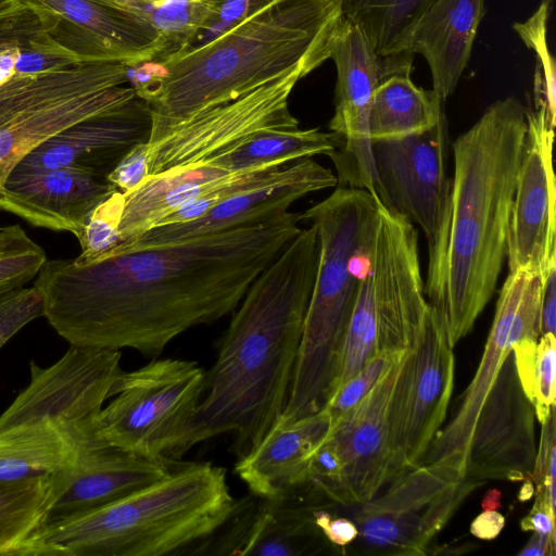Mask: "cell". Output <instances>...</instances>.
I'll return each instance as SVG.
<instances>
[{
	"label": "cell",
	"mask_w": 556,
	"mask_h": 556,
	"mask_svg": "<svg viewBox=\"0 0 556 556\" xmlns=\"http://www.w3.org/2000/svg\"><path fill=\"white\" fill-rule=\"evenodd\" d=\"M136 97L123 62H80L13 77L0 86V187L48 139Z\"/></svg>",
	"instance_id": "obj_8"
},
{
	"label": "cell",
	"mask_w": 556,
	"mask_h": 556,
	"mask_svg": "<svg viewBox=\"0 0 556 556\" xmlns=\"http://www.w3.org/2000/svg\"><path fill=\"white\" fill-rule=\"evenodd\" d=\"M124 206L125 195L118 189L96 206L77 238L81 248L73 258L77 265H90L112 255L121 243Z\"/></svg>",
	"instance_id": "obj_35"
},
{
	"label": "cell",
	"mask_w": 556,
	"mask_h": 556,
	"mask_svg": "<svg viewBox=\"0 0 556 556\" xmlns=\"http://www.w3.org/2000/svg\"><path fill=\"white\" fill-rule=\"evenodd\" d=\"M214 12L207 24L201 28L175 55L187 53L214 40L256 12L270 0H211ZM173 55V56H175ZM172 58V56H170ZM169 59V58H168ZM167 60V59H166Z\"/></svg>",
	"instance_id": "obj_39"
},
{
	"label": "cell",
	"mask_w": 556,
	"mask_h": 556,
	"mask_svg": "<svg viewBox=\"0 0 556 556\" xmlns=\"http://www.w3.org/2000/svg\"><path fill=\"white\" fill-rule=\"evenodd\" d=\"M319 254L315 227L301 229L254 279L225 331L184 453L225 433L238 458L281 416L289 395Z\"/></svg>",
	"instance_id": "obj_2"
},
{
	"label": "cell",
	"mask_w": 556,
	"mask_h": 556,
	"mask_svg": "<svg viewBox=\"0 0 556 556\" xmlns=\"http://www.w3.org/2000/svg\"><path fill=\"white\" fill-rule=\"evenodd\" d=\"M404 352L371 391L330 428L328 437L341 458L348 505L367 502L393 478L388 415Z\"/></svg>",
	"instance_id": "obj_22"
},
{
	"label": "cell",
	"mask_w": 556,
	"mask_h": 556,
	"mask_svg": "<svg viewBox=\"0 0 556 556\" xmlns=\"http://www.w3.org/2000/svg\"><path fill=\"white\" fill-rule=\"evenodd\" d=\"M437 0H342L341 11L354 22L379 56L407 53L412 31Z\"/></svg>",
	"instance_id": "obj_33"
},
{
	"label": "cell",
	"mask_w": 556,
	"mask_h": 556,
	"mask_svg": "<svg viewBox=\"0 0 556 556\" xmlns=\"http://www.w3.org/2000/svg\"><path fill=\"white\" fill-rule=\"evenodd\" d=\"M52 15L54 39L79 62L157 63L163 42L154 26L104 0H27Z\"/></svg>",
	"instance_id": "obj_18"
},
{
	"label": "cell",
	"mask_w": 556,
	"mask_h": 556,
	"mask_svg": "<svg viewBox=\"0 0 556 556\" xmlns=\"http://www.w3.org/2000/svg\"><path fill=\"white\" fill-rule=\"evenodd\" d=\"M46 261L45 250L20 225L0 228V295L35 278Z\"/></svg>",
	"instance_id": "obj_34"
},
{
	"label": "cell",
	"mask_w": 556,
	"mask_h": 556,
	"mask_svg": "<svg viewBox=\"0 0 556 556\" xmlns=\"http://www.w3.org/2000/svg\"><path fill=\"white\" fill-rule=\"evenodd\" d=\"M312 71L299 65L240 98L201 112L150 144V175L204 162L268 129H292L299 121L288 100Z\"/></svg>",
	"instance_id": "obj_14"
},
{
	"label": "cell",
	"mask_w": 556,
	"mask_h": 556,
	"mask_svg": "<svg viewBox=\"0 0 556 556\" xmlns=\"http://www.w3.org/2000/svg\"><path fill=\"white\" fill-rule=\"evenodd\" d=\"M556 415L555 404L552 405L545 421L541 425V439L539 451L536 452L534 466L531 472V478L538 491H544L547 495L548 503L552 511L555 514V454H556Z\"/></svg>",
	"instance_id": "obj_41"
},
{
	"label": "cell",
	"mask_w": 556,
	"mask_h": 556,
	"mask_svg": "<svg viewBox=\"0 0 556 556\" xmlns=\"http://www.w3.org/2000/svg\"><path fill=\"white\" fill-rule=\"evenodd\" d=\"M535 409L521 386L513 350L505 357L477 417L465 478L521 481L535 456Z\"/></svg>",
	"instance_id": "obj_17"
},
{
	"label": "cell",
	"mask_w": 556,
	"mask_h": 556,
	"mask_svg": "<svg viewBox=\"0 0 556 556\" xmlns=\"http://www.w3.org/2000/svg\"><path fill=\"white\" fill-rule=\"evenodd\" d=\"M404 351L376 354L356 375L334 392L324 407L329 415L331 427L371 391Z\"/></svg>",
	"instance_id": "obj_37"
},
{
	"label": "cell",
	"mask_w": 556,
	"mask_h": 556,
	"mask_svg": "<svg viewBox=\"0 0 556 556\" xmlns=\"http://www.w3.org/2000/svg\"><path fill=\"white\" fill-rule=\"evenodd\" d=\"M86 446L52 421L0 431V489L71 470Z\"/></svg>",
	"instance_id": "obj_29"
},
{
	"label": "cell",
	"mask_w": 556,
	"mask_h": 556,
	"mask_svg": "<svg viewBox=\"0 0 556 556\" xmlns=\"http://www.w3.org/2000/svg\"><path fill=\"white\" fill-rule=\"evenodd\" d=\"M380 203L364 189L337 186L328 198L301 214L317 231L319 254L289 395L279 417L282 421L318 413L334 393Z\"/></svg>",
	"instance_id": "obj_6"
},
{
	"label": "cell",
	"mask_w": 556,
	"mask_h": 556,
	"mask_svg": "<svg viewBox=\"0 0 556 556\" xmlns=\"http://www.w3.org/2000/svg\"><path fill=\"white\" fill-rule=\"evenodd\" d=\"M505 526V518L497 509H483L470 525V533L480 540L495 539Z\"/></svg>",
	"instance_id": "obj_46"
},
{
	"label": "cell",
	"mask_w": 556,
	"mask_h": 556,
	"mask_svg": "<svg viewBox=\"0 0 556 556\" xmlns=\"http://www.w3.org/2000/svg\"><path fill=\"white\" fill-rule=\"evenodd\" d=\"M150 176V144L131 147L106 175V180L123 193L137 189Z\"/></svg>",
	"instance_id": "obj_42"
},
{
	"label": "cell",
	"mask_w": 556,
	"mask_h": 556,
	"mask_svg": "<svg viewBox=\"0 0 556 556\" xmlns=\"http://www.w3.org/2000/svg\"><path fill=\"white\" fill-rule=\"evenodd\" d=\"M236 505L224 468L175 464L163 479L121 500L46 523L36 536L35 555L186 554L219 530Z\"/></svg>",
	"instance_id": "obj_5"
},
{
	"label": "cell",
	"mask_w": 556,
	"mask_h": 556,
	"mask_svg": "<svg viewBox=\"0 0 556 556\" xmlns=\"http://www.w3.org/2000/svg\"><path fill=\"white\" fill-rule=\"evenodd\" d=\"M443 104L432 90L417 87L409 74L388 76L372 96L370 139H396L428 130L445 116Z\"/></svg>",
	"instance_id": "obj_30"
},
{
	"label": "cell",
	"mask_w": 556,
	"mask_h": 556,
	"mask_svg": "<svg viewBox=\"0 0 556 556\" xmlns=\"http://www.w3.org/2000/svg\"><path fill=\"white\" fill-rule=\"evenodd\" d=\"M289 211L90 265L47 260L36 276L43 317L70 345L160 355L185 331L240 304L254 279L300 232Z\"/></svg>",
	"instance_id": "obj_1"
},
{
	"label": "cell",
	"mask_w": 556,
	"mask_h": 556,
	"mask_svg": "<svg viewBox=\"0 0 556 556\" xmlns=\"http://www.w3.org/2000/svg\"><path fill=\"white\" fill-rule=\"evenodd\" d=\"M64 483L62 472L0 489V556H35L36 536Z\"/></svg>",
	"instance_id": "obj_31"
},
{
	"label": "cell",
	"mask_w": 556,
	"mask_h": 556,
	"mask_svg": "<svg viewBox=\"0 0 556 556\" xmlns=\"http://www.w3.org/2000/svg\"><path fill=\"white\" fill-rule=\"evenodd\" d=\"M43 316V299L36 287L0 295V349L31 320Z\"/></svg>",
	"instance_id": "obj_38"
},
{
	"label": "cell",
	"mask_w": 556,
	"mask_h": 556,
	"mask_svg": "<svg viewBox=\"0 0 556 556\" xmlns=\"http://www.w3.org/2000/svg\"><path fill=\"white\" fill-rule=\"evenodd\" d=\"M527 131L507 237L508 271L530 269L545 276L556 263V182L554 129L544 108L526 110Z\"/></svg>",
	"instance_id": "obj_16"
},
{
	"label": "cell",
	"mask_w": 556,
	"mask_h": 556,
	"mask_svg": "<svg viewBox=\"0 0 556 556\" xmlns=\"http://www.w3.org/2000/svg\"><path fill=\"white\" fill-rule=\"evenodd\" d=\"M446 147L445 116L422 132L371 141L377 198L417 225L427 240L438 229L447 197Z\"/></svg>",
	"instance_id": "obj_15"
},
{
	"label": "cell",
	"mask_w": 556,
	"mask_h": 556,
	"mask_svg": "<svg viewBox=\"0 0 556 556\" xmlns=\"http://www.w3.org/2000/svg\"><path fill=\"white\" fill-rule=\"evenodd\" d=\"M116 190L105 178L81 168L13 169L0 187V210L78 238L96 206Z\"/></svg>",
	"instance_id": "obj_21"
},
{
	"label": "cell",
	"mask_w": 556,
	"mask_h": 556,
	"mask_svg": "<svg viewBox=\"0 0 556 556\" xmlns=\"http://www.w3.org/2000/svg\"><path fill=\"white\" fill-rule=\"evenodd\" d=\"M330 428L325 408L293 421L278 418L257 445L238 458L235 472L254 496H290L305 485L312 456Z\"/></svg>",
	"instance_id": "obj_25"
},
{
	"label": "cell",
	"mask_w": 556,
	"mask_h": 556,
	"mask_svg": "<svg viewBox=\"0 0 556 556\" xmlns=\"http://www.w3.org/2000/svg\"><path fill=\"white\" fill-rule=\"evenodd\" d=\"M55 20L27 0H0V86L79 63L52 36Z\"/></svg>",
	"instance_id": "obj_27"
},
{
	"label": "cell",
	"mask_w": 556,
	"mask_h": 556,
	"mask_svg": "<svg viewBox=\"0 0 556 556\" xmlns=\"http://www.w3.org/2000/svg\"><path fill=\"white\" fill-rule=\"evenodd\" d=\"M555 334H541L535 351L532 401L541 425L555 404Z\"/></svg>",
	"instance_id": "obj_40"
},
{
	"label": "cell",
	"mask_w": 556,
	"mask_h": 556,
	"mask_svg": "<svg viewBox=\"0 0 556 556\" xmlns=\"http://www.w3.org/2000/svg\"><path fill=\"white\" fill-rule=\"evenodd\" d=\"M484 1L437 0L412 31L406 52L426 59L432 91L442 103L454 92L469 62Z\"/></svg>",
	"instance_id": "obj_26"
},
{
	"label": "cell",
	"mask_w": 556,
	"mask_h": 556,
	"mask_svg": "<svg viewBox=\"0 0 556 556\" xmlns=\"http://www.w3.org/2000/svg\"><path fill=\"white\" fill-rule=\"evenodd\" d=\"M206 371L195 362L154 359L118 377L93 431L105 446L176 462L204 393Z\"/></svg>",
	"instance_id": "obj_9"
},
{
	"label": "cell",
	"mask_w": 556,
	"mask_h": 556,
	"mask_svg": "<svg viewBox=\"0 0 556 556\" xmlns=\"http://www.w3.org/2000/svg\"><path fill=\"white\" fill-rule=\"evenodd\" d=\"M481 484L441 465L413 466L361 504L356 539L369 553L426 555L432 539Z\"/></svg>",
	"instance_id": "obj_10"
},
{
	"label": "cell",
	"mask_w": 556,
	"mask_h": 556,
	"mask_svg": "<svg viewBox=\"0 0 556 556\" xmlns=\"http://www.w3.org/2000/svg\"><path fill=\"white\" fill-rule=\"evenodd\" d=\"M121 356L119 350L71 345L49 367L30 361V380L0 415V431L52 421L84 441H97L94 421L113 397Z\"/></svg>",
	"instance_id": "obj_13"
},
{
	"label": "cell",
	"mask_w": 556,
	"mask_h": 556,
	"mask_svg": "<svg viewBox=\"0 0 556 556\" xmlns=\"http://www.w3.org/2000/svg\"><path fill=\"white\" fill-rule=\"evenodd\" d=\"M254 497L237 503L212 535L216 540L206 539L191 554L299 556L317 552L320 530L314 521L315 508L294 504L290 497Z\"/></svg>",
	"instance_id": "obj_23"
},
{
	"label": "cell",
	"mask_w": 556,
	"mask_h": 556,
	"mask_svg": "<svg viewBox=\"0 0 556 556\" xmlns=\"http://www.w3.org/2000/svg\"><path fill=\"white\" fill-rule=\"evenodd\" d=\"M526 131V109L508 97L491 104L453 143L454 175L428 240L425 293L454 345L493 296L506 260Z\"/></svg>",
	"instance_id": "obj_3"
},
{
	"label": "cell",
	"mask_w": 556,
	"mask_h": 556,
	"mask_svg": "<svg viewBox=\"0 0 556 556\" xmlns=\"http://www.w3.org/2000/svg\"><path fill=\"white\" fill-rule=\"evenodd\" d=\"M328 58L337 68L334 114L329 130L336 148L329 156L340 187L364 189L376 195V177L369 136L374 92L388 76L409 74L403 56H379L362 29L343 14L328 42Z\"/></svg>",
	"instance_id": "obj_11"
},
{
	"label": "cell",
	"mask_w": 556,
	"mask_h": 556,
	"mask_svg": "<svg viewBox=\"0 0 556 556\" xmlns=\"http://www.w3.org/2000/svg\"><path fill=\"white\" fill-rule=\"evenodd\" d=\"M313 517L324 536L337 546H346L357 538V527L348 518H333L329 513L319 509L313 510Z\"/></svg>",
	"instance_id": "obj_43"
},
{
	"label": "cell",
	"mask_w": 556,
	"mask_h": 556,
	"mask_svg": "<svg viewBox=\"0 0 556 556\" xmlns=\"http://www.w3.org/2000/svg\"><path fill=\"white\" fill-rule=\"evenodd\" d=\"M342 0H270L241 23L187 53L130 67L129 85L152 111L149 142L194 115L233 101L299 65L328 58Z\"/></svg>",
	"instance_id": "obj_4"
},
{
	"label": "cell",
	"mask_w": 556,
	"mask_h": 556,
	"mask_svg": "<svg viewBox=\"0 0 556 556\" xmlns=\"http://www.w3.org/2000/svg\"><path fill=\"white\" fill-rule=\"evenodd\" d=\"M334 148V135L323 132L319 128L268 129L245 138L204 162L235 173L270 164H289L317 154L328 155Z\"/></svg>",
	"instance_id": "obj_32"
},
{
	"label": "cell",
	"mask_w": 556,
	"mask_h": 556,
	"mask_svg": "<svg viewBox=\"0 0 556 556\" xmlns=\"http://www.w3.org/2000/svg\"><path fill=\"white\" fill-rule=\"evenodd\" d=\"M551 4L542 1L538 11L525 23L514 24L528 48L533 49L538 56V68L534 79L535 108L543 106L549 123L555 127L556 122V92H555V62L548 53L546 43V22Z\"/></svg>",
	"instance_id": "obj_36"
},
{
	"label": "cell",
	"mask_w": 556,
	"mask_h": 556,
	"mask_svg": "<svg viewBox=\"0 0 556 556\" xmlns=\"http://www.w3.org/2000/svg\"><path fill=\"white\" fill-rule=\"evenodd\" d=\"M428 308L418 230L407 218L380 203L376 229L361 269L336 391L376 354L407 350Z\"/></svg>",
	"instance_id": "obj_7"
},
{
	"label": "cell",
	"mask_w": 556,
	"mask_h": 556,
	"mask_svg": "<svg viewBox=\"0 0 556 556\" xmlns=\"http://www.w3.org/2000/svg\"><path fill=\"white\" fill-rule=\"evenodd\" d=\"M337 185V176L329 169L312 157L300 159L286 165L271 180L226 198L200 218L149 229L112 256L136 249L175 244L268 218L287 212L308 193Z\"/></svg>",
	"instance_id": "obj_19"
},
{
	"label": "cell",
	"mask_w": 556,
	"mask_h": 556,
	"mask_svg": "<svg viewBox=\"0 0 556 556\" xmlns=\"http://www.w3.org/2000/svg\"><path fill=\"white\" fill-rule=\"evenodd\" d=\"M229 174L201 162L150 175L137 189L124 193L121 243L114 252L153 228L175 208L215 188Z\"/></svg>",
	"instance_id": "obj_28"
},
{
	"label": "cell",
	"mask_w": 556,
	"mask_h": 556,
	"mask_svg": "<svg viewBox=\"0 0 556 556\" xmlns=\"http://www.w3.org/2000/svg\"><path fill=\"white\" fill-rule=\"evenodd\" d=\"M519 556H554L555 542L548 536L535 533L531 535L529 542L518 553Z\"/></svg>",
	"instance_id": "obj_47"
},
{
	"label": "cell",
	"mask_w": 556,
	"mask_h": 556,
	"mask_svg": "<svg viewBox=\"0 0 556 556\" xmlns=\"http://www.w3.org/2000/svg\"><path fill=\"white\" fill-rule=\"evenodd\" d=\"M501 507V493L497 490H490L483 502H482V508L483 509H498Z\"/></svg>",
	"instance_id": "obj_48"
},
{
	"label": "cell",
	"mask_w": 556,
	"mask_h": 556,
	"mask_svg": "<svg viewBox=\"0 0 556 556\" xmlns=\"http://www.w3.org/2000/svg\"><path fill=\"white\" fill-rule=\"evenodd\" d=\"M533 480L531 476L523 479V485L519 492V500L527 501L529 500L533 493H534V485Z\"/></svg>",
	"instance_id": "obj_49"
},
{
	"label": "cell",
	"mask_w": 556,
	"mask_h": 556,
	"mask_svg": "<svg viewBox=\"0 0 556 556\" xmlns=\"http://www.w3.org/2000/svg\"><path fill=\"white\" fill-rule=\"evenodd\" d=\"M556 330V263H553L543 280L541 302V334Z\"/></svg>",
	"instance_id": "obj_45"
},
{
	"label": "cell",
	"mask_w": 556,
	"mask_h": 556,
	"mask_svg": "<svg viewBox=\"0 0 556 556\" xmlns=\"http://www.w3.org/2000/svg\"><path fill=\"white\" fill-rule=\"evenodd\" d=\"M454 344L429 304L424 324L405 350L389 404L393 478L421 463L442 427L454 387Z\"/></svg>",
	"instance_id": "obj_12"
},
{
	"label": "cell",
	"mask_w": 556,
	"mask_h": 556,
	"mask_svg": "<svg viewBox=\"0 0 556 556\" xmlns=\"http://www.w3.org/2000/svg\"><path fill=\"white\" fill-rule=\"evenodd\" d=\"M535 502L530 513L521 520L523 531H533L555 542V514L552 511L544 491L535 492Z\"/></svg>",
	"instance_id": "obj_44"
},
{
	"label": "cell",
	"mask_w": 556,
	"mask_h": 556,
	"mask_svg": "<svg viewBox=\"0 0 556 556\" xmlns=\"http://www.w3.org/2000/svg\"><path fill=\"white\" fill-rule=\"evenodd\" d=\"M151 128V108L137 96L56 134L25 155L13 169L76 167L105 178L131 147L149 140Z\"/></svg>",
	"instance_id": "obj_20"
},
{
	"label": "cell",
	"mask_w": 556,
	"mask_h": 556,
	"mask_svg": "<svg viewBox=\"0 0 556 556\" xmlns=\"http://www.w3.org/2000/svg\"><path fill=\"white\" fill-rule=\"evenodd\" d=\"M174 463L105 445L86 450L65 471L64 488L52 502L46 523L121 500L166 477Z\"/></svg>",
	"instance_id": "obj_24"
}]
</instances>
